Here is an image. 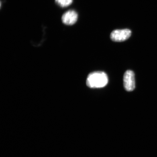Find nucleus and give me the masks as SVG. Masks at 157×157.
I'll return each mask as SVG.
<instances>
[{
	"instance_id": "f257e3e1",
	"label": "nucleus",
	"mask_w": 157,
	"mask_h": 157,
	"mask_svg": "<svg viewBox=\"0 0 157 157\" xmlns=\"http://www.w3.org/2000/svg\"><path fill=\"white\" fill-rule=\"evenodd\" d=\"M108 83V78L105 72L97 71L92 72L88 75L86 84L91 88H100L105 87Z\"/></svg>"
},
{
	"instance_id": "f03ea898",
	"label": "nucleus",
	"mask_w": 157,
	"mask_h": 157,
	"mask_svg": "<svg viewBox=\"0 0 157 157\" xmlns=\"http://www.w3.org/2000/svg\"><path fill=\"white\" fill-rule=\"evenodd\" d=\"M124 86L128 91H132L135 88V74L131 70L125 72L123 77Z\"/></svg>"
},
{
	"instance_id": "7ed1b4c3",
	"label": "nucleus",
	"mask_w": 157,
	"mask_h": 157,
	"mask_svg": "<svg viewBox=\"0 0 157 157\" xmlns=\"http://www.w3.org/2000/svg\"><path fill=\"white\" fill-rule=\"evenodd\" d=\"M131 34V31L129 29H117L111 33V38L115 42H123L128 39Z\"/></svg>"
},
{
	"instance_id": "20e7f679",
	"label": "nucleus",
	"mask_w": 157,
	"mask_h": 157,
	"mask_svg": "<svg viewBox=\"0 0 157 157\" xmlns=\"http://www.w3.org/2000/svg\"><path fill=\"white\" fill-rule=\"evenodd\" d=\"M78 15L75 11L70 10L64 13L62 15V20L64 24L67 25H72L77 21Z\"/></svg>"
},
{
	"instance_id": "39448f33",
	"label": "nucleus",
	"mask_w": 157,
	"mask_h": 157,
	"mask_svg": "<svg viewBox=\"0 0 157 157\" xmlns=\"http://www.w3.org/2000/svg\"><path fill=\"white\" fill-rule=\"evenodd\" d=\"M73 0H56L57 4L60 7H65L71 5Z\"/></svg>"
}]
</instances>
